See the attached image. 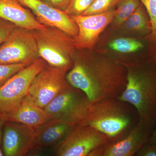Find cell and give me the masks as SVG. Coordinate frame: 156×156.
<instances>
[{
    "label": "cell",
    "mask_w": 156,
    "mask_h": 156,
    "mask_svg": "<svg viewBox=\"0 0 156 156\" xmlns=\"http://www.w3.org/2000/svg\"><path fill=\"white\" fill-rule=\"evenodd\" d=\"M136 156H156V144L147 142L135 155Z\"/></svg>",
    "instance_id": "cell-25"
},
{
    "label": "cell",
    "mask_w": 156,
    "mask_h": 156,
    "mask_svg": "<svg viewBox=\"0 0 156 156\" xmlns=\"http://www.w3.org/2000/svg\"><path fill=\"white\" fill-rule=\"evenodd\" d=\"M66 80L72 87L86 93L92 103L119 97L126 89L127 70L115 58L99 55L80 58L74 55Z\"/></svg>",
    "instance_id": "cell-1"
},
{
    "label": "cell",
    "mask_w": 156,
    "mask_h": 156,
    "mask_svg": "<svg viewBox=\"0 0 156 156\" xmlns=\"http://www.w3.org/2000/svg\"><path fill=\"white\" fill-rule=\"evenodd\" d=\"M27 66L24 64H0V87L20 70Z\"/></svg>",
    "instance_id": "cell-22"
},
{
    "label": "cell",
    "mask_w": 156,
    "mask_h": 156,
    "mask_svg": "<svg viewBox=\"0 0 156 156\" xmlns=\"http://www.w3.org/2000/svg\"><path fill=\"white\" fill-rule=\"evenodd\" d=\"M0 18L28 30H41L47 27L39 22L18 0H0Z\"/></svg>",
    "instance_id": "cell-14"
},
{
    "label": "cell",
    "mask_w": 156,
    "mask_h": 156,
    "mask_svg": "<svg viewBox=\"0 0 156 156\" xmlns=\"http://www.w3.org/2000/svg\"><path fill=\"white\" fill-rule=\"evenodd\" d=\"M154 128L140 119L126 136L96 148L89 156H133L147 142Z\"/></svg>",
    "instance_id": "cell-10"
},
{
    "label": "cell",
    "mask_w": 156,
    "mask_h": 156,
    "mask_svg": "<svg viewBox=\"0 0 156 156\" xmlns=\"http://www.w3.org/2000/svg\"><path fill=\"white\" fill-rule=\"evenodd\" d=\"M110 48L118 53L130 54L136 53L144 48V44L138 40L130 38L115 39L109 44Z\"/></svg>",
    "instance_id": "cell-19"
},
{
    "label": "cell",
    "mask_w": 156,
    "mask_h": 156,
    "mask_svg": "<svg viewBox=\"0 0 156 156\" xmlns=\"http://www.w3.org/2000/svg\"><path fill=\"white\" fill-rule=\"evenodd\" d=\"M48 63L39 58L26 66L0 87V112L8 113L14 110L26 95L34 79Z\"/></svg>",
    "instance_id": "cell-7"
},
{
    "label": "cell",
    "mask_w": 156,
    "mask_h": 156,
    "mask_svg": "<svg viewBox=\"0 0 156 156\" xmlns=\"http://www.w3.org/2000/svg\"><path fill=\"white\" fill-rule=\"evenodd\" d=\"M95 0H70L65 12L69 16L82 15Z\"/></svg>",
    "instance_id": "cell-21"
},
{
    "label": "cell",
    "mask_w": 156,
    "mask_h": 156,
    "mask_svg": "<svg viewBox=\"0 0 156 156\" xmlns=\"http://www.w3.org/2000/svg\"><path fill=\"white\" fill-rule=\"evenodd\" d=\"M139 115L130 103L119 97L108 98L91 104L82 123L88 124L115 141L126 136L138 122Z\"/></svg>",
    "instance_id": "cell-3"
},
{
    "label": "cell",
    "mask_w": 156,
    "mask_h": 156,
    "mask_svg": "<svg viewBox=\"0 0 156 156\" xmlns=\"http://www.w3.org/2000/svg\"><path fill=\"white\" fill-rule=\"evenodd\" d=\"M91 104L85 92L69 85L44 109L50 119L73 125L86 119Z\"/></svg>",
    "instance_id": "cell-5"
},
{
    "label": "cell",
    "mask_w": 156,
    "mask_h": 156,
    "mask_svg": "<svg viewBox=\"0 0 156 156\" xmlns=\"http://www.w3.org/2000/svg\"><path fill=\"white\" fill-rule=\"evenodd\" d=\"M32 31L40 58L50 66L69 71L73 67L76 49L73 38L54 27Z\"/></svg>",
    "instance_id": "cell-4"
},
{
    "label": "cell",
    "mask_w": 156,
    "mask_h": 156,
    "mask_svg": "<svg viewBox=\"0 0 156 156\" xmlns=\"http://www.w3.org/2000/svg\"><path fill=\"white\" fill-rule=\"evenodd\" d=\"M72 126L61 120L50 119L37 126L36 142L34 149L55 146L64 138Z\"/></svg>",
    "instance_id": "cell-16"
},
{
    "label": "cell",
    "mask_w": 156,
    "mask_h": 156,
    "mask_svg": "<svg viewBox=\"0 0 156 156\" xmlns=\"http://www.w3.org/2000/svg\"><path fill=\"white\" fill-rule=\"evenodd\" d=\"M108 141L106 135L92 126L78 123L71 126L64 138L54 147L53 152L58 156H89Z\"/></svg>",
    "instance_id": "cell-6"
},
{
    "label": "cell",
    "mask_w": 156,
    "mask_h": 156,
    "mask_svg": "<svg viewBox=\"0 0 156 156\" xmlns=\"http://www.w3.org/2000/svg\"><path fill=\"white\" fill-rule=\"evenodd\" d=\"M117 9L94 15L70 16L79 29L78 35L73 38L76 49L91 50L108 25L111 23Z\"/></svg>",
    "instance_id": "cell-12"
},
{
    "label": "cell",
    "mask_w": 156,
    "mask_h": 156,
    "mask_svg": "<svg viewBox=\"0 0 156 156\" xmlns=\"http://www.w3.org/2000/svg\"><path fill=\"white\" fill-rule=\"evenodd\" d=\"M23 6L30 9L39 22L47 27H54L76 37L78 26L64 11L56 9L42 0H18Z\"/></svg>",
    "instance_id": "cell-13"
},
{
    "label": "cell",
    "mask_w": 156,
    "mask_h": 156,
    "mask_svg": "<svg viewBox=\"0 0 156 156\" xmlns=\"http://www.w3.org/2000/svg\"><path fill=\"white\" fill-rule=\"evenodd\" d=\"M147 11L152 25L150 41L156 44V0H140Z\"/></svg>",
    "instance_id": "cell-23"
},
{
    "label": "cell",
    "mask_w": 156,
    "mask_h": 156,
    "mask_svg": "<svg viewBox=\"0 0 156 156\" xmlns=\"http://www.w3.org/2000/svg\"><path fill=\"white\" fill-rule=\"evenodd\" d=\"M68 71L47 64L35 77L30 87L28 94L38 105L44 108L69 85L66 80Z\"/></svg>",
    "instance_id": "cell-9"
},
{
    "label": "cell",
    "mask_w": 156,
    "mask_h": 156,
    "mask_svg": "<svg viewBox=\"0 0 156 156\" xmlns=\"http://www.w3.org/2000/svg\"><path fill=\"white\" fill-rule=\"evenodd\" d=\"M56 9L65 11L70 0H42Z\"/></svg>",
    "instance_id": "cell-26"
},
{
    "label": "cell",
    "mask_w": 156,
    "mask_h": 156,
    "mask_svg": "<svg viewBox=\"0 0 156 156\" xmlns=\"http://www.w3.org/2000/svg\"><path fill=\"white\" fill-rule=\"evenodd\" d=\"M6 122H7V113L0 112V156H4L2 149V142L3 126Z\"/></svg>",
    "instance_id": "cell-27"
},
{
    "label": "cell",
    "mask_w": 156,
    "mask_h": 156,
    "mask_svg": "<svg viewBox=\"0 0 156 156\" xmlns=\"http://www.w3.org/2000/svg\"><path fill=\"white\" fill-rule=\"evenodd\" d=\"M44 109L39 106L29 94L15 108L7 113V121L37 127L50 119Z\"/></svg>",
    "instance_id": "cell-15"
},
{
    "label": "cell",
    "mask_w": 156,
    "mask_h": 156,
    "mask_svg": "<svg viewBox=\"0 0 156 156\" xmlns=\"http://www.w3.org/2000/svg\"><path fill=\"white\" fill-rule=\"evenodd\" d=\"M119 0H95L82 15L102 14L114 10Z\"/></svg>",
    "instance_id": "cell-20"
},
{
    "label": "cell",
    "mask_w": 156,
    "mask_h": 156,
    "mask_svg": "<svg viewBox=\"0 0 156 156\" xmlns=\"http://www.w3.org/2000/svg\"><path fill=\"white\" fill-rule=\"evenodd\" d=\"M36 138V127L7 121L3 128L2 149L3 155H27L34 148Z\"/></svg>",
    "instance_id": "cell-11"
},
{
    "label": "cell",
    "mask_w": 156,
    "mask_h": 156,
    "mask_svg": "<svg viewBox=\"0 0 156 156\" xmlns=\"http://www.w3.org/2000/svg\"><path fill=\"white\" fill-rule=\"evenodd\" d=\"M147 142L156 144V127L149 138Z\"/></svg>",
    "instance_id": "cell-28"
},
{
    "label": "cell",
    "mask_w": 156,
    "mask_h": 156,
    "mask_svg": "<svg viewBox=\"0 0 156 156\" xmlns=\"http://www.w3.org/2000/svg\"><path fill=\"white\" fill-rule=\"evenodd\" d=\"M39 58L32 31L16 27L0 45V64H24L28 66Z\"/></svg>",
    "instance_id": "cell-8"
},
{
    "label": "cell",
    "mask_w": 156,
    "mask_h": 156,
    "mask_svg": "<svg viewBox=\"0 0 156 156\" xmlns=\"http://www.w3.org/2000/svg\"><path fill=\"white\" fill-rule=\"evenodd\" d=\"M16 27L13 23L0 18V45L8 38Z\"/></svg>",
    "instance_id": "cell-24"
},
{
    "label": "cell",
    "mask_w": 156,
    "mask_h": 156,
    "mask_svg": "<svg viewBox=\"0 0 156 156\" xmlns=\"http://www.w3.org/2000/svg\"><path fill=\"white\" fill-rule=\"evenodd\" d=\"M123 26L140 37L150 40L151 23L147 11L142 3L140 4Z\"/></svg>",
    "instance_id": "cell-17"
},
{
    "label": "cell",
    "mask_w": 156,
    "mask_h": 156,
    "mask_svg": "<svg viewBox=\"0 0 156 156\" xmlns=\"http://www.w3.org/2000/svg\"><path fill=\"white\" fill-rule=\"evenodd\" d=\"M127 70L126 89L119 98L136 109L140 119L156 126V51L133 63H122Z\"/></svg>",
    "instance_id": "cell-2"
},
{
    "label": "cell",
    "mask_w": 156,
    "mask_h": 156,
    "mask_svg": "<svg viewBox=\"0 0 156 156\" xmlns=\"http://www.w3.org/2000/svg\"><path fill=\"white\" fill-rule=\"evenodd\" d=\"M140 3V0H119L116 6L118 11L112 22L113 26L117 28L122 26Z\"/></svg>",
    "instance_id": "cell-18"
}]
</instances>
